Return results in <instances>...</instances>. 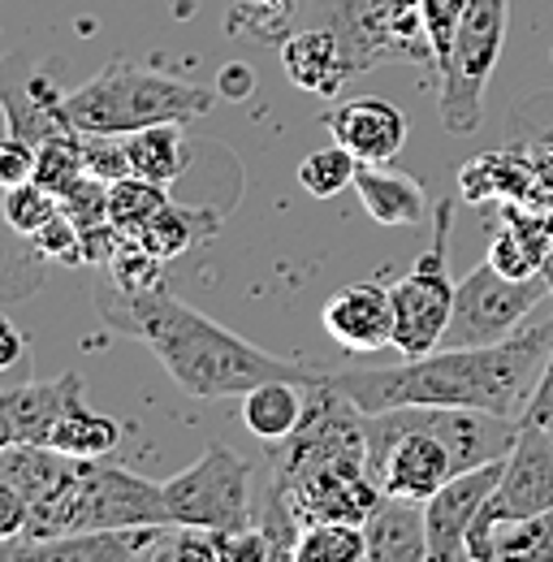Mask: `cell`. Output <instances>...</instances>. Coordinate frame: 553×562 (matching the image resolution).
<instances>
[{"label":"cell","instance_id":"1","mask_svg":"<svg viewBox=\"0 0 553 562\" xmlns=\"http://www.w3.org/2000/svg\"><path fill=\"white\" fill-rule=\"evenodd\" d=\"M553 351V321L523 325L493 347H437L381 368H342L325 381L363 416L394 407H476L523 420Z\"/></svg>","mask_w":553,"mask_h":562},{"label":"cell","instance_id":"2","mask_svg":"<svg viewBox=\"0 0 553 562\" xmlns=\"http://www.w3.org/2000/svg\"><path fill=\"white\" fill-rule=\"evenodd\" d=\"M91 303L113 334H126L156 355L160 368L169 372V381L191 398H242L247 390H256L260 381H273V376L303 381V385H312L320 376V368L281 359V355L229 334L212 316L182 303L165 281L131 294L104 278L91 290Z\"/></svg>","mask_w":553,"mask_h":562},{"label":"cell","instance_id":"3","mask_svg":"<svg viewBox=\"0 0 553 562\" xmlns=\"http://www.w3.org/2000/svg\"><path fill=\"white\" fill-rule=\"evenodd\" d=\"M368 468L394 497L428 502L450 476L506 459L523 420L476 407H394L368 416Z\"/></svg>","mask_w":553,"mask_h":562},{"label":"cell","instance_id":"4","mask_svg":"<svg viewBox=\"0 0 553 562\" xmlns=\"http://www.w3.org/2000/svg\"><path fill=\"white\" fill-rule=\"evenodd\" d=\"M212 104L216 91L135 61H109L95 78L66 91V117L82 135H135L160 122H195Z\"/></svg>","mask_w":553,"mask_h":562},{"label":"cell","instance_id":"5","mask_svg":"<svg viewBox=\"0 0 553 562\" xmlns=\"http://www.w3.org/2000/svg\"><path fill=\"white\" fill-rule=\"evenodd\" d=\"M450 229H454V200H441L432 209V243L411 265L407 278L390 285L394 299V351L403 359L428 355L441 347L450 316H454V290L450 278Z\"/></svg>","mask_w":553,"mask_h":562},{"label":"cell","instance_id":"6","mask_svg":"<svg viewBox=\"0 0 553 562\" xmlns=\"http://www.w3.org/2000/svg\"><path fill=\"white\" fill-rule=\"evenodd\" d=\"M510 26V0H467L450 66L441 70V126L450 135H476L484 122V91L501 61Z\"/></svg>","mask_w":553,"mask_h":562},{"label":"cell","instance_id":"7","mask_svg":"<svg viewBox=\"0 0 553 562\" xmlns=\"http://www.w3.org/2000/svg\"><path fill=\"white\" fill-rule=\"evenodd\" d=\"M553 281L541 269L537 278H506L493 260L476 265L454 290V316L441 347H493L528 325V316L550 299Z\"/></svg>","mask_w":553,"mask_h":562},{"label":"cell","instance_id":"8","mask_svg":"<svg viewBox=\"0 0 553 562\" xmlns=\"http://www.w3.org/2000/svg\"><path fill=\"white\" fill-rule=\"evenodd\" d=\"M160 490H165V506L173 524L212 528V532H234V528L256 524L251 463L221 441L207 446L187 472H178Z\"/></svg>","mask_w":553,"mask_h":562},{"label":"cell","instance_id":"9","mask_svg":"<svg viewBox=\"0 0 553 562\" xmlns=\"http://www.w3.org/2000/svg\"><path fill=\"white\" fill-rule=\"evenodd\" d=\"M316 22L338 35L350 78L390 66V61H407V66H424L437 74V57H432L424 22L394 18L385 0H320Z\"/></svg>","mask_w":553,"mask_h":562},{"label":"cell","instance_id":"10","mask_svg":"<svg viewBox=\"0 0 553 562\" xmlns=\"http://www.w3.org/2000/svg\"><path fill=\"white\" fill-rule=\"evenodd\" d=\"M545 510H553V432L523 420L510 454H506V472L467 532V559L493 562L488 546H493L497 524H519V519H532Z\"/></svg>","mask_w":553,"mask_h":562},{"label":"cell","instance_id":"11","mask_svg":"<svg viewBox=\"0 0 553 562\" xmlns=\"http://www.w3.org/2000/svg\"><path fill=\"white\" fill-rule=\"evenodd\" d=\"M0 113L9 122V135L26 143H44L48 135L74 131V122L66 117L61 82L26 48L0 57Z\"/></svg>","mask_w":553,"mask_h":562},{"label":"cell","instance_id":"12","mask_svg":"<svg viewBox=\"0 0 553 562\" xmlns=\"http://www.w3.org/2000/svg\"><path fill=\"white\" fill-rule=\"evenodd\" d=\"M506 472V459H493L481 468H467L450 476L441 490L424 502V528H428V562H463L467 559V532L493 497ZM472 562V559H467Z\"/></svg>","mask_w":553,"mask_h":562},{"label":"cell","instance_id":"13","mask_svg":"<svg viewBox=\"0 0 553 562\" xmlns=\"http://www.w3.org/2000/svg\"><path fill=\"white\" fill-rule=\"evenodd\" d=\"M78 403H87L78 372H61L53 381H31L18 390H0V450L48 446L53 428L66 420Z\"/></svg>","mask_w":553,"mask_h":562},{"label":"cell","instance_id":"14","mask_svg":"<svg viewBox=\"0 0 553 562\" xmlns=\"http://www.w3.org/2000/svg\"><path fill=\"white\" fill-rule=\"evenodd\" d=\"M320 325L346 355L390 351L394 347V299H390V285H376V281L342 285L320 307Z\"/></svg>","mask_w":553,"mask_h":562},{"label":"cell","instance_id":"15","mask_svg":"<svg viewBox=\"0 0 553 562\" xmlns=\"http://www.w3.org/2000/svg\"><path fill=\"white\" fill-rule=\"evenodd\" d=\"M325 131L334 143H342L346 151H354L359 165H390L403 147H407V113L381 95H354L346 104H334L325 117Z\"/></svg>","mask_w":553,"mask_h":562},{"label":"cell","instance_id":"16","mask_svg":"<svg viewBox=\"0 0 553 562\" xmlns=\"http://www.w3.org/2000/svg\"><path fill=\"white\" fill-rule=\"evenodd\" d=\"M281 70H285V78L298 91H312V95H338L346 82H350V66H346L342 44L320 22L316 26H303V31H290L281 40Z\"/></svg>","mask_w":553,"mask_h":562},{"label":"cell","instance_id":"17","mask_svg":"<svg viewBox=\"0 0 553 562\" xmlns=\"http://www.w3.org/2000/svg\"><path fill=\"white\" fill-rule=\"evenodd\" d=\"M368 562H428V528L424 502L385 493L363 519Z\"/></svg>","mask_w":553,"mask_h":562},{"label":"cell","instance_id":"18","mask_svg":"<svg viewBox=\"0 0 553 562\" xmlns=\"http://www.w3.org/2000/svg\"><path fill=\"white\" fill-rule=\"evenodd\" d=\"M354 195L376 225H424V221H432L424 187L411 173H398L390 165H359Z\"/></svg>","mask_w":553,"mask_h":562},{"label":"cell","instance_id":"19","mask_svg":"<svg viewBox=\"0 0 553 562\" xmlns=\"http://www.w3.org/2000/svg\"><path fill=\"white\" fill-rule=\"evenodd\" d=\"M303 407H307V385L303 381H285V376H273V381H260L256 390L242 394V424L260 437V441H285L298 420H303Z\"/></svg>","mask_w":553,"mask_h":562},{"label":"cell","instance_id":"20","mask_svg":"<svg viewBox=\"0 0 553 562\" xmlns=\"http://www.w3.org/2000/svg\"><path fill=\"white\" fill-rule=\"evenodd\" d=\"M131 147V173L147 178V182H160V187H173L191 160V147L182 135V122H160V126H143L135 135H126Z\"/></svg>","mask_w":553,"mask_h":562},{"label":"cell","instance_id":"21","mask_svg":"<svg viewBox=\"0 0 553 562\" xmlns=\"http://www.w3.org/2000/svg\"><path fill=\"white\" fill-rule=\"evenodd\" d=\"M122 441V424L113 416H100L91 412L87 403H78L66 420L53 428V450H61L69 459H109Z\"/></svg>","mask_w":553,"mask_h":562},{"label":"cell","instance_id":"22","mask_svg":"<svg viewBox=\"0 0 553 562\" xmlns=\"http://www.w3.org/2000/svg\"><path fill=\"white\" fill-rule=\"evenodd\" d=\"M207 216H212V212L182 209V204L169 200L135 243H143V247H147L151 256H160V260H178V256H187L200 238L212 234V221H207Z\"/></svg>","mask_w":553,"mask_h":562},{"label":"cell","instance_id":"23","mask_svg":"<svg viewBox=\"0 0 553 562\" xmlns=\"http://www.w3.org/2000/svg\"><path fill=\"white\" fill-rule=\"evenodd\" d=\"M165 204H169V187H160V182H147L135 173L122 182H109V225L122 238H138Z\"/></svg>","mask_w":553,"mask_h":562},{"label":"cell","instance_id":"24","mask_svg":"<svg viewBox=\"0 0 553 562\" xmlns=\"http://www.w3.org/2000/svg\"><path fill=\"white\" fill-rule=\"evenodd\" d=\"M87 178V165H82V131H61V135H48L44 143H35V182L44 191H53L57 200L74 191L78 182Z\"/></svg>","mask_w":553,"mask_h":562},{"label":"cell","instance_id":"25","mask_svg":"<svg viewBox=\"0 0 553 562\" xmlns=\"http://www.w3.org/2000/svg\"><path fill=\"white\" fill-rule=\"evenodd\" d=\"M368 559V537L363 524H342V519H320L307 524L298 546H294V562H359Z\"/></svg>","mask_w":553,"mask_h":562},{"label":"cell","instance_id":"26","mask_svg":"<svg viewBox=\"0 0 553 562\" xmlns=\"http://www.w3.org/2000/svg\"><path fill=\"white\" fill-rule=\"evenodd\" d=\"M488 550L493 562H553V510L519 524H497Z\"/></svg>","mask_w":553,"mask_h":562},{"label":"cell","instance_id":"27","mask_svg":"<svg viewBox=\"0 0 553 562\" xmlns=\"http://www.w3.org/2000/svg\"><path fill=\"white\" fill-rule=\"evenodd\" d=\"M294 4L298 0H234V9L225 18V31L229 35H247V40H256L264 48H276L290 35Z\"/></svg>","mask_w":553,"mask_h":562},{"label":"cell","instance_id":"28","mask_svg":"<svg viewBox=\"0 0 553 562\" xmlns=\"http://www.w3.org/2000/svg\"><path fill=\"white\" fill-rule=\"evenodd\" d=\"M354 173H359V160H354V151H346L342 143L320 147V151H307V156L298 160V187H303L312 200H334V195H342L346 187H354Z\"/></svg>","mask_w":553,"mask_h":562},{"label":"cell","instance_id":"29","mask_svg":"<svg viewBox=\"0 0 553 562\" xmlns=\"http://www.w3.org/2000/svg\"><path fill=\"white\" fill-rule=\"evenodd\" d=\"M4 225L13 229V234H26V238H35L40 229H48L57 216H61V200L53 195V191H44L40 182H22V187H13V191H4Z\"/></svg>","mask_w":553,"mask_h":562},{"label":"cell","instance_id":"30","mask_svg":"<svg viewBox=\"0 0 553 562\" xmlns=\"http://www.w3.org/2000/svg\"><path fill=\"white\" fill-rule=\"evenodd\" d=\"M463 9H467V0H419V18H424V31H428V44L437 57V82H441V70L450 66Z\"/></svg>","mask_w":553,"mask_h":562},{"label":"cell","instance_id":"31","mask_svg":"<svg viewBox=\"0 0 553 562\" xmlns=\"http://www.w3.org/2000/svg\"><path fill=\"white\" fill-rule=\"evenodd\" d=\"M510 165V156H484V160H472L467 169H476L484 173L481 178H472V182H463V195L476 204L484 195H506V200H519V195H528V173L515 165V169H506Z\"/></svg>","mask_w":553,"mask_h":562},{"label":"cell","instance_id":"32","mask_svg":"<svg viewBox=\"0 0 553 562\" xmlns=\"http://www.w3.org/2000/svg\"><path fill=\"white\" fill-rule=\"evenodd\" d=\"M82 165L100 182H122L131 178V147L126 135H82Z\"/></svg>","mask_w":553,"mask_h":562},{"label":"cell","instance_id":"33","mask_svg":"<svg viewBox=\"0 0 553 562\" xmlns=\"http://www.w3.org/2000/svg\"><path fill=\"white\" fill-rule=\"evenodd\" d=\"M488 260H493V265H497L506 278H537V273L545 269V260H541V256H537V251H532V247L519 238V229H510V225H506V229L493 238Z\"/></svg>","mask_w":553,"mask_h":562},{"label":"cell","instance_id":"34","mask_svg":"<svg viewBox=\"0 0 553 562\" xmlns=\"http://www.w3.org/2000/svg\"><path fill=\"white\" fill-rule=\"evenodd\" d=\"M22 182H35V143L4 135L0 139V191H13Z\"/></svg>","mask_w":553,"mask_h":562},{"label":"cell","instance_id":"35","mask_svg":"<svg viewBox=\"0 0 553 562\" xmlns=\"http://www.w3.org/2000/svg\"><path fill=\"white\" fill-rule=\"evenodd\" d=\"M26 524H31V506H26V497H22L18 485H9V481L0 476V546L22 541V537H26Z\"/></svg>","mask_w":553,"mask_h":562},{"label":"cell","instance_id":"36","mask_svg":"<svg viewBox=\"0 0 553 562\" xmlns=\"http://www.w3.org/2000/svg\"><path fill=\"white\" fill-rule=\"evenodd\" d=\"M523 420L541 424V428L553 432V351H550L545 372H541V385H537V394H532V403H528V412H523Z\"/></svg>","mask_w":553,"mask_h":562},{"label":"cell","instance_id":"37","mask_svg":"<svg viewBox=\"0 0 553 562\" xmlns=\"http://www.w3.org/2000/svg\"><path fill=\"white\" fill-rule=\"evenodd\" d=\"M18 359H22V334L13 329V321H4V316H0V372H4V368H13Z\"/></svg>","mask_w":553,"mask_h":562},{"label":"cell","instance_id":"38","mask_svg":"<svg viewBox=\"0 0 553 562\" xmlns=\"http://www.w3.org/2000/svg\"><path fill=\"white\" fill-rule=\"evenodd\" d=\"M256 87V74L247 70V66H225V95H247Z\"/></svg>","mask_w":553,"mask_h":562},{"label":"cell","instance_id":"39","mask_svg":"<svg viewBox=\"0 0 553 562\" xmlns=\"http://www.w3.org/2000/svg\"><path fill=\"white\" fill-rule=\"evenodd\" d=\"M385 9H390L394 18H403V22H424V18H419V0H385Z\"/></svg>","mask_w":553,"mask_h":562}]
</instances>
